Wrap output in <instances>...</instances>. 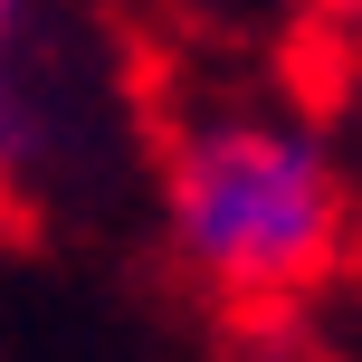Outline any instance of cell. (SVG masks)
<instances>
[{
  "mask_svg": "<svg viewBox=\"0 0 362 362\" xmlns=\"http://www.w3.org/2000/svg\"><path fill=\"white\" fill-rule=\"evenodd\" d=\"M153 238L219 315L286 325L353 267V163L325 95L257 57L153 76Z\"/></svg>",
  "mask_w": 362,
  "mask_h": 362,
  "instance_id": "cell-1",
  "label": "cell"
},
{
  "mask_svg": "<svg viewBox=\"0 0 362 362\" xmlns=\"http://www.w3.org/2000/svg\"><path fill=\"white\" fill-rule=\"evenodd\" d=\"M238 10H267V29H325V19H344L353 10V0H238Z\"/></svg>",
  "mask_w": 362,
  "mask_h": 362,
  "instance_id": "cell-3",
  "label": "cell"
},
{
  "mask_svg": "<svg viewBox=\"0 0 362 362\" xmlns=\"http://www.w3.org/2000/svg\"><path fill=\"white\" fill-rule=\"evenodd\" d=\"M153 76L115 0H0V229L67 238L144 210Z\"/></svg>",
  "mask_w": 362,
  "mask_h": 362,
  "instance_id": "cell-2",
  "label": "cell"
}]
</instances>
